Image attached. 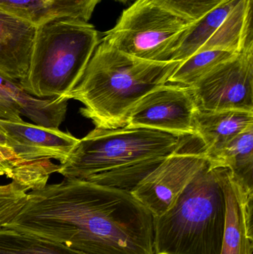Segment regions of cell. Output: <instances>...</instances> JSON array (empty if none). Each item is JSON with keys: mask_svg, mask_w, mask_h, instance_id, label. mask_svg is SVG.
<instances>
[{"mask_svg": "<svg viewBox=\"0 0 253 254\" xmlns=\"http://www.w3.org/2000/svg\"><path fill=\"white\" fill-rule=\"evenodd\" d=\"M189 137L146 127H95L79 139L57 173L131 192L169 155L179 152Z\"/></svg>", "mask_w": 253, "mask_h": 254, "instance_id": "cell-1", "label": "cell"}, {"mask_svg": "<svg viewBox=\"0 0 253 254\" xmlns=\"http://www.w3.org/2000/svg\"><path fill=\"white\" fill-rule=\"evenodd\" d=\"M180 63L138 59L101 40L78 84L59 98L81 103L80 113L96 128H121L133 107L168 83Z\"/></svg>", "mask_w": 253, "mask_h": 254, "instance_id": "cell-2", "label": "cell"}, {"mask_svg": "<svg viewBox=\"0 0 253 254\" xmlns=\"http://www.w3.org/2000/svg\"><path fill=\"white\" fill-rule=\"evenodd\" d=\"M222 170L207 158L170 208L154 217V254H221L226 218Z\"/></svg>", "mask_w": 253, "mask_h": 254, "instance_id": "cell-3", "label": "cell"}, {"mask_svg": "<svg viewBox=\"0 0 253 254\" xmlns=\"http://www.w3.org/2000/svg\"><path fill=\"white\" fill-rule=\"evenodd\" d=\"M99 43L98 31L89 22L62 19L38 25L28 72L19 86L39 98L69 93Z\"/></svg>", "mask_w": 253, "mask_h": 254, "instance_id": "cell-4", "label": "cell"}, {"mask_svg": "<svg viewBox=\"0 0 253 254\" xmlns=\"http://www.w3.org/2000/svg\"><path fill=\"white\" fill-rule=\"evenodd\" d=\"M191 23L151 0H136L101 40L134 58L163 62L174 39Z\"/></svg>", "mask_w": 253, "mask_h": 254, "instance_id": "cell-5", "label": "cell"}, {"mask_svg": "<svg viewBox=\"0 0 253 254\" xmlns=\"http://www.w3.org/2000/svg\"><path fill=\"white\" fill-rule=\"evenodd\" d=\"M190 89L202 111L253 112V48L217 65Z\"/></svg>", "mask_w": 253, "mask_h": 254, "instance_id": "cell-6", "label": "cell"}, {"mask_svg": "<svg viewBox=\"0 0 253 254\" xmlns=\"http://www.w3.org/2000/svg\"><path fill=\"white\" fill-rule=\"evenodd\" d=\"M198 110L189 86L166 83L151 91L133 107L125 127L195 136L193 122Z\"/></svg>", "mask_w": 253, "mask_h": 254, "instance_id": "cell-7", "label": "cell"}, {"mask_svg": "<svg viewBox=\"0 0 253 254\" xmlns=\"http://www.w3.org/2000/svg\"><path fill=\"white\" fill-rule=\"evenodd\" d=\"M207 161L203 151L175 152L147 175L131 193L154 217L163 214Z\"/></svg>", "mask_w": 253, "mask_h": 254, "instance_id": "cell-8", "label": "cell"}, {"mask_svg": "<svg viewBox=\"0 0 253 254\" xmlns=\"http://www.w3.org/2000/svg\"><path fill=\"white\" fill-rule=\"evenodd\" d=\"M10 146L19 156L28 161L56 160L62 164L78 143L71 133L28 123L0 119Z\"/></svg>", "mask_w": 253, "mask_h": 254, "instance_id": "cell-9", "label": "cell"}, {"mask_svg": "<svg viewBox=\"0 0 253 254\" xmlns=\"http://www.w3.org/2000/svg\"><path fill=\"white\" fill-rule=\"evenodd\" d=\"M226 218L221 254H253V191L241 186L223 167Z\"/></svg>", "mask_w": 253, "mask_h": 254, "instance_id": "cell-10", "label": "cell"}, {"mask_svg": "<svg viewBox=\"0 0 253 254\" xmlns=\"http://www.w3.org/2000/svg\"><path fill=\"white\" fill-rule=\"evenodd\" d=\"M37 26L0 10V75L19 83L28 72Z\"/></svg>", "mask_w": 253, "mask_h": 254, "instance_id": "cell-11", "label": "cell"}, {"mask_svg": "<svg viewBox=\"0 0 253 254\" xmlns=\"http://www.w3.org/2000/svg\"><path fill=\"white\" fill-rule=\"evenodd\" d=\"M101 0H0V10L36 26L58 19L89 22Z\"/></svg>", "mask_w": 253, "mask_h": 254, "instance_id": "cell-12", "label": "cell"}, {"mask_svg": "<svg viewBox=\"0 0 253 254\" xmlns=\"http://www.w3.org/2000/svg\"><path fill=\"white\" fill-rule=\"evenodd\" d=\"M253 126V112H207L198 110L194 117L195 136L203 143L206 158L212 156L248 127Z\"/></svg>", "mask_w": 253, "mask_h": 254, "instance_id": "cell-13", "label": "cell"}, {"mask_svg": "<svg viewBox=\"0 0 253 254\" xmlns=\"http://www.w3.org/2000/svg\"><path fill=\"white\" fill-rule=\"evenodd\" d=\"M239 1L225 0L203 17L190 24L174 39L163 62L183 61L200 52Z\"/></svg>", "mask_w": 253, "mask_h": 254, "instance_id": "cell-14", "label": "cell"}, {"mask_svg": "<svg viewBox=\"0 0 253 254\" xmlns=\"http://www.w3.org/2000/svg\"><path fill=\"white\" fill-rule=\"evenodd\" d=\"M0 91L16 103L22 116L38 126L59 128L66 116L68 101H63L59 97L36 98L24 91L18 82L1 75Z\"/></svg>", "mask_w": 253, "mask_h": 254, "instance_id": "cell-15", "label": "cell"}, {"mask_svg": "<svg viewBox=\"0 0 253 254\" xmlns=\"http://www.w3.org/2000/svg\"><path fill=\"white\" fill-rule=\"evenodd\" d=\"M207 158L215 167L229 169L241 186L253 191V126Z\"/></svg>", "mask_w": 253, "mask_h": 254, "instance_id": "cell-16", "label": "cell"}, {"mask_svg": "<svg viewBox=\"0 0 253 254\" xmlns=\"http://www.w3.org/2000/svg\"><path fill=\"white\" fill-rule=\"evenodd\" d=\"M237 54L224 50L198 52L181 61L171 74L168 83L190 87L217 65L231 59Z\"/></svg>", "mask_w": 253, "mask_h": 254, "instance_id": "cell-17", "label": "cell"}, {"mask_svg": "<svg viewBox=\"0 0 253 254\" xmlns=\"http://www.w3.org/2000/svg\"><path fill=\"white\" fill-rule=\"evenodd\" d=\"M0 254H86L60 243L0 229Z\"/></svg>", "mask_w": 253, "mask_h": 254, "instance_id": "cell-18", "label": "cell"}, {"mask_svg": "<svg viewBox=\"0 0 253 254\" xmlns=\"http://www.w3.org/2000/svg\"><path fill=\"white\" fill-rule=\"evenodd\" d=\"M157 5L193 22L225 0H151Z\"/></svg>", "mask_w": 253, "mask_h": 254, "instance_id": "cell-19", "label": "cell"}, {"mask_svg": "<svg viewBox=\"0 0 253 254\" xmlns=\"http://www.w3.org/2000/svg\"><path fill=\"white\" fill-rule=\"evenodd\" d=\"M20 111L16 103L0 91V119L19 122L22 121Z\"/></svg>", "mask_w": 253, "mask_h": 254, "instance_id": "cell-20", "label": "cell"}, {"mask_svg": "<svg viewBox=\"0 0 253 254\" xmlns=\"http://www.w3.org/2000/svg\"><path fill=\"white\" fill-rule=\"evenodd\" d=\"M1 144L7 145V146H10L9 138L7 134H6L5 130L0 125V145Z\"/></svg>", "mask_w": 253, "mask_h": 254, "instance_id": "cell-21", "label": "cell"}, {"mask_svg": "<svg viewBox=\"0 0 253 254\" xmlns=\"http://www.w3.org/2000/svg\"><path fill=\"white\" fill-rule=\"evenodd\" d=\"M116 1H121V2L126 3V1H129V0H116Z\"/></svg>", "mask_w": 253, "mask_h": 254, "instance_id": "cell-22", "label": "cell"}]
</instances>
